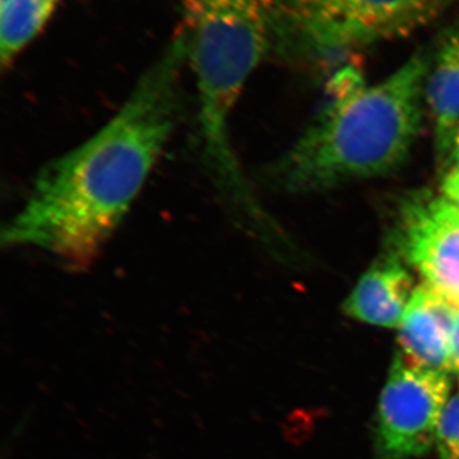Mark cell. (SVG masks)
I'll return each mask as SVG.
<instances>
[{
    "mask_svg": "<svg viewBox=\"0 0 459 459\" xmlns=\"http://www.w3.org/2000/svg\"><path fill=\"white\" fill-rule=\"evenodd\" d=\"M184 30L89 140L39 172L3 225L2 246L35 249L72 272L92 265L161 159L183 113Z\"/></svg>",
    "mask_w": 459,
    "mask_h": 459,
    "instance_id": "6da1fadb",
    "label": "cell"
},
{
    "mask_svg": "<svg viewBox=\"0 0 459 459\" xmlns=\"http://www.w3.org/2000/svg\"><path fill=\"white\" fill-rule=\"evenodd\" d=\"M430 56L415 54L385 82L329 105L265 177L289 193L333 188L403 164L422 123Z\"/></svg>",
    "mask_w": 459,
    "mask_h": 459,
    "instance_id": "7a4b0ae2",
    "label": "cell"
},
{
    "mask_svg": "<svg viewBox=\"0 0 459 459\" xmlns=\"http://www.w3.org/2000/svg\"><path fill=\"white\" fill-rule=\"evenodd\" d=\"M186 65L197 90L199 153L205 171L231 179L241 170L231 120L250 75L267 53L276 0H181Z\"/></svg>",
    "mask_w": 459,
    "mask_h": 459,
    "instance_id": "3957f363",
    "label": "cell"
},
{
    "mask_svg": "<svg viewBox=\"0 0 459 459\" xmlns=\"http://www.w3.org/2000/svg\"><path fill=\"white\" fill-rule=\"evenodd\" d=\"M451 0H276V14L310 51L333 54L407 35Z\"/></svg>",
    "mask_w": 459,
    "mask_h": 459,
    "instance_id": "277c9868",
    "label": "cell"
},
{
    "mask_svg": "<svg viewBox=\"0 0 459 459\" xmlns=\"http://www.w3.org/2000/svg\"><path fill=\"white\" fill-rule=\"evenodd\" d=\"M449 391L448 371L418 367L398 352L380 395L376 459L425 455L437 437Z\"/></svg>",
    "mask_w": 459,
    "mask_h": 459,
    "instance_id": "5b68a950",
    "label": "cell"
},
{
    "mask_svg": "<svg viewBox=\"0 0 459 459\" xmlns=\"http://www.w3.org/2000/svg\"><path fill=\"white\" fill-rule=\"evenodd\" d=\"M398 255L421 274L437 294L459 307V207L431 193L402 205Z\"/></svg>",
    "mask_w": 459,
    "mask_h": 459,
    "instance_id": "8992f818",
    "label": "cell"
},
{
    "mask_svg": "<svg viewBox=\"0 0 459 459\" xmlns=\"http://www.w3.org/2000/svg\"><path fill=\"white\" fill-rule=\"evenodd\" d=\"M455 309L430 287H416L398 334L407 361L428 369L453 370Z\"/></svg>",
    "mask_w": 459,
    "mask_h": 459,
    "instance_id": "52a82bcc",
    "label": "cell"
},
{
    "mask_svg": "<svg viewBox=\"0 0 459 459\" xmlns=\"http://www.w3.org/2000/svg\"><path fill=\"white\" fill-rule=\"evenodd\" d=\"M401 259L386 255L371 265L344 301V313L371 325H400L415 291L412 277Z\"/></svg>",
    "mask_w": 459,
    "mask_h": 459,
    "instance_id": "ba28073f",
    "label": "cell"
},
{
    "mask_svg": "<svg viewBox=\"0 0 459 459\" xmlns=\"http://www.w3.org/2000/svg\"><path fill=\"white\" fill-rule=\"evenodd\" d=\"M425 96L433 120L435 148L446 165L459 134V21L446 30L430 57Z\"/></svg>",
    "mask_w": 459,
    "mask_h": 459,
    "instance_id": "9c48e42d",
    "label": "cell"
},
{
    "mask_svg": "<svg viewBox=\"0 0 459 459\" xmlns=\"http://www.w3.org/2000/svg\"><path fill=\"white\" fill-rule=\"evenodd\" d=\"M59 0H5L0 4V62L9 66L40 33Z\"/></svg>",
    "mask_w": 459,
    "mask_h": 459,
    "instance_id": "30bf717a",
    "label": "cell"
},
{
    "mask_svg": "<svg viewBox=\"0 0 459 459\" xmlns=\"http://www.w3.org/2000/svg\"><path fill=\"white\" fill-rule=\"evenodd\" d=\"M435 442L440 459H459V392L444 407Z\"/></svg>",
    "mask_w": 459,
    "mask_h": 459,
    "instance_id": "8fae6325",
    "label": "cell"
},
{
    "mask_svg": "<svg viewBox=\"0 0 459 459\" xmlns=\"http://www.w3.org/2000/svg\"><path fill=\"white\" fill-rule=\"evenodd\" d=\"M367 89L364 77L356 66H344L338 71L328 83V95L331 104H341L347 100L355 98L356 95Z\"/></svg>",
    "mask_w": 459,
    "mask_h": 459,
    "instance_id": "7c38bea8",
    "label": "cell"
},
{
    "mask_svg": "<svg viewBox=\"0 0 459 459\" xmlns=\"http://www.w3.org/2000/svg\"><path fill=\"white\" fill-rule=\"evenodd\" d=\"M442 190L444 197L459 207V169H455L446 174V177L444 178Z\"/></svg>",
    "mask_w": 459,
    "mask_h": 459,
    "instance_id": "4fadbf2b",
    "label": "cell"
},
{
    "mask_svg": "<svg viewBox=\"0 0 459 459\" xmlns=\"http://www.w3.org/2000/svg\"><path fill=\"white\" fill-rule=\"evenodd\" d=\"M453 370L459 373V307L455 309V327H453Z\"/></svg>",
    "mask_w": 459,
    "mask_h": 459,
    "instance_id": "5bb4252c",
    "label": "cell"
},
{
    "mask_svg": "<svg viewBox=\"0 0 459 459\" xmlns=\"http://www.w3.org/2000/svg\"><path fill=\"white\" fill-rule=\"evenodd\" d=\"M449 165L452 166V170L455 169H459V134L457 140L455 142V146H453L451 157H449Z\"/></svg>",
    "mask_w": 459,
    "mask_h": 459,
    "instance_id": "9a60e30c",
    "label": "cell"
},
{
    "mask_svg": "<svg viewBox=\"0 0 459 459\" xmlns=\"http://www.w3.org/2000/svg\"><path fill=\"white\" fill-rule=\"evenodd\" d=\"M5 0H0V4H2V3H4Z\"/></svg>",
    "mask_w": 459,
    "mask_h": 459,
    "instance_id": "2e32d148",
    "label": "cell"
}]
</instances>
